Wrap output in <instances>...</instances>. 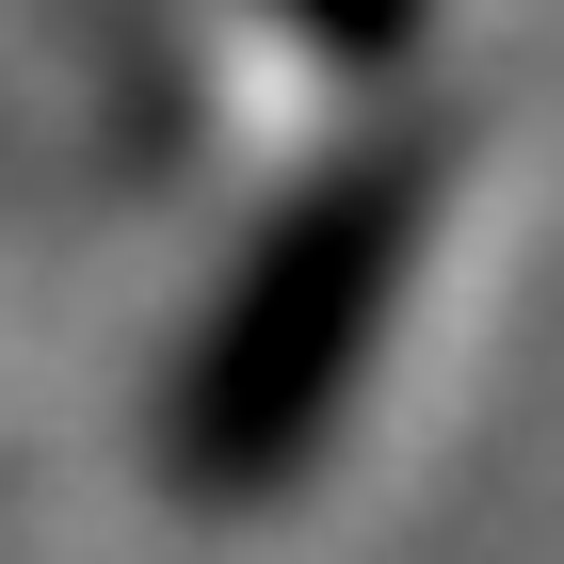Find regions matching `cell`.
I'll return each mask as SVG.
<instances>
[{"mask_svg": "<svg viewBox=\"0 0 564 564\" xmlns=\"http://www.w3.org/2000/svg\"><path fill=\"white\" fill-rule=\"evenodd\" d=\"M388 259V226L371 210H323L306 242H274L259 291H242V339L210 355V435H291L323 403V371L355 355V291Z\"/></svg>", "mask_w": 564, "mask_h": 564, "instance_id": "obj_1", "label": "cell"}]
</instances>
